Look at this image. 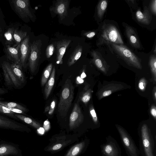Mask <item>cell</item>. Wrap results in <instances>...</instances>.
<instances>
[{
    "label": "cell",
    "mask_w": 156,
    "mask_h": 156,
    "mask_svg": "<svg viewBox=\"0 0 156 156\" xmlns=\"http://www.w3.org/2000/svg\"><path fill=\"white\" fill-rule=\"evenodd\" d=\"M70 40L63 39L57 42L56 46V62L57 64H62V58L66 49L70 43Z\"/></svg>",
    "instance_id": "obj_13"
},
{
    "label": "cell",
    "mask_w": 156,
    "mask_h": 156,
    "mask_svg": "<svg viewBox=\"0 0 156 156\" xmlns=\"http://www.w3.org/2000/svg\"><path fill=\"white\" fill-rule=\"evenodd\" d=\"M50 123L49 122L47 119L44 122L43 127L46 131H48L50 128Z\"/></svg>",
    "instance_id": "obj_37"
},
{
    "label": "cell",
    "mask_w": 156,
    "mask_h": 156,
    "mask_svg": "<svg viewBox=\"0 0 156 156\" xmlns=\"http://www.w3.org/2000/svg\"><path fill=\"white\" fill-rule=\"evenodd\" d=\"M55 49V47L53 44H51L47 47L46 50V54L47 58H49L52 56Z\"/></svg>",
    "instance_id": "obj_32"
},
{
    "label": "cell",
    "mask_w": 156,
    "mask_h": 156,
    "mask_svg": "<svg viewBox=\"0 0 156 156\" xmlns=\"http://www.w3.org/2000/svg\"><path fill=\"white\" fill-rule=\"evenodd\" d=\"M0 128L21 132L30 131L29 129L25 125L0 114Z\"/></svg>",
    "instance_id": "obj_5"
},
{
    "label": "cell",
    "mask_w": 156,
    "mask_h": 156,
    "mask_svg": "<svg viewBox=\"0 0 156 156\" xmlns=\"http://www.w3.org/2000/svg\"><path fill=\"white\" fill-rule=\"evenodd\" d=\"M69 3L68 0H58L55 4L54 11L62 19L67 15Z\"/></svg>",
    "instance_id": "obj_16"
},
{
    "label": "cell",
    "mask_w": 156,
    "mask_h": 156,
    "mask_svg": "<svg viewBox=\"0 0 156 156\" xmlns=\"http://www.w3.org/2000/svg\"><path fill=\"white\" fill-rule=\"evenodd\" d=\"M118 130L122 142L130 155L139 156L138 149L129 136L122 128L118 127Z\"/></svg>",
    "instance_id": "obj_8"
},
{
    "label": "cell",
    "mask_w": 156,
    "mask_h": 156,
    "mask_svg": "<svg viewBox=\"0 0 156 156\" xmlns=\"http://www.w3.org/2000/svg\"><path fill=\"white\" fill-rule=\"evenodd\" d=\"M101 29L98 45L104 44H124L119 30L114 25L111 24H104Z\"/></svg>",
    "instance_id": "obj_2"
},
{
    "label": "cell",
    "mask_w": 156,
    "mask_h": 156,
    "mask_svg": "<svg viewBox=\"0 0 156 156\" xmlns=\"http://www.w3.org/2000/svg\"><path fill=\"white\" fill-rule=\"evenodd\" d=\"M15 116L19 121L25 123L36 129H39L41 125L38 122L33 119L21 114H15Z\"/></svg>",
    "instance_id": "obj_20"
},
{
    "label": "cell",
    "mask_w": 156,
    "mask_h": 156,
    "mask_svg": "<svg viewBox=\"0 0 156 156\" xmlns=\"http://www.w3.org/2000/svg\"><path fill=\"white\" fill-rule=\"evenodd\" d=\"M125 31L127 37L131 45L136 48L141 49L140 41L134 29L129 26H126Z\"/></svg>",
    "instance_id": "obj_15"
},
{
    "label": "cell",
    "mask_w": 156,
    "mask_h": 156,
    "mask_svg": "<svg viewBox=\"0 0 156 156\" xmlns=\"http://www.w3.org/2000/svg\"><path fill=\"white\" fill-rule=\"evenodd\" d=\"M50 107L49 106H47L46 107L45 109V112H46L49 111Z\"/></svg>",
    "instance_id": "obj_42"
},
{
    "label": "cell",
    "mask_w": 156,
    "mask_h": 156,
    "mask_svg": "<svg viewBox=\"0 0 156 156\" xmlns=\"http://www.w3.org/2000/svg\"><path fill=\"white\" fill-rule=\"evenodd\" d=\"M150 9L151 12L155 16L156 14V0L151 1L150 4Z\"/></svg>",
    "instance_id": "obj_33"
},
{
    "label": "cell",
    "mask_w": 156,
    "mask_h": 156,
    "mask_svg": "<svg viewBox=\"0 0 156 156\" xmlns=\"http://www.w3.org/2000/svg\"><path fill=\"white\" fill-rule=\"evenodd\" d=\"M55 68L54 67L49 79L45 85L44 94L46 99L48 97L55 83Z\"/></svg>",
    "instance_id": "obj_19"
},
{
    "label": "cell",
    "mask_w": 156,
    "mask_h": 156,
    "mask_svg": "<svg viewBox=\"0 0 156 156\" xmlns=\"http://www.w3.org/2000/svg\"><path fill=\"white\" fill-rule=\"evenodd\" d=\"M84 91L82 92L81 94L80 93L79 97V99L80 101L86 104L90 100V96L89 91L87 90Z\"/></svg>",
    "instance_id": "obj_30"
},
{
    "label": "cell",
    "mask_w": 156,
    "mask_h": 156,
    "mask_svg": "<svg viewBox=\"0 0 156 156\" xmlns=\"http://www.w3.org/2000/svg\"><path fill=\"white\" fill-rule=\"evenodd\" d=\"M21 150L17 144L6 141L0 143V156H22Z\"/></svg>",
    "instance_id": "obj_7"
},
{
    "label": "cell",
    "mask_w": 156,
    "mask_h": 156,
    "mask_svg": "<svg viewBox=\"0 0 156 156\" xmlns=\"http://www.w3.org/2000/svg\"><path fill=\"white\" fill-rule=\"evenodd\" d=\"M41 41H34L30 45V52L28 58V66L30 72L34 73L38 65L40 57Z\"/></svg>",
    "instance_id": "obj_4"
},
{
    "label": "cell",
    "mask_w": 156,
    "mask_h": 156,
    "mask_svg": "<svg viewBox=\"0 0 156 156\" xmlns=\"http://www.w3.org/2000/svg\"><path fill=\"white\" fill-rule=\"evenodd\" d=\"M82 77H84L86 76V75L84 73H83L81 75Z\"/></svg>",
    "instance_id": "obj_43"
},
{
    "label": "cell",
    "mask_w": 156,
    "mask_h": 156,
    "mask_svg": "<svg viewBox=\"0 0 156 156\" xmlns=\"http://www.w3.org/2000/svg\"><path fill=\"white\" fill-rule=\"evenodd\" d=\"M8 89L0 87V95L5 94L8 93Z\"/></svg>",
    "instance_id": "obj_38"
},
{
    "label": "cell",
    "mask_w": 156,
    "mask_h": 156,
    "mask_svg": "<svg viewBox=\"0 0 156 156\" xmlns=\"http://www.w3.org/2000/svg\"><path fill=\"white\" fill-rule=\"evenodd\" d=\"M14 30L13 28H9L5 34V36L7 42V44H10V43L14 41L13 37Z\"/></svg>",
    "instance_id": "obj_29"
},
{
    "label": "cell",
    "mask_w": 156,
    "mask_h": 156,
    "mask_svg": "<svg viewBox=\"0 0 156 156\" xmlns=\"http://www.w3.org/2000/svg\"><path fill=\"white\" fill-rule=\"evenodd\" d=\"M6 70L9 78L12 82L13 88L15 89H21L23 87L18 80L12 72L10 67V63L6 61H4L1 64Z\"/></svg>",
    "instance_id": "obj_17"
},
{
    "label": "cell",
    "mask_w": 156,
    "mask_h": 156,
    "mask_svg": "<svg viewBox=\"0 0 156 156\" xmlns=\"http://www.w3.org/2000/svg\"><path fill=\"white\" fill-rule=\"evenodd\" d=\"M12 3L15 11L22 18L33 17L29 9V0H12Z\"/></svg>",
    "instance_id": "obj_9"
},
{
    "label": "cell",
    "mask_w": 156,
    "mask_h": 156,
    "mask_svg": "<svg viewBox=\"0 0 156 156\" xmlns=\"http://www.w3.org/2000/svg\"><path fill=\"white\" fill-rule=\"evenodd\" d=\"M0 114L9 117L16 121L19 119L15 116V113L11 111L7 107L0 104Z\"/></svg>",
    "instance_id": "obj_28"
},
{
    "label": "cell",
    "mask_w": 156,
    "mask_h": 156,
    "mask_svg": "<svg viewBox=\"0 0 156 156\" xmlns=\"http://www.w3.org/2000/svg\"><path fill=\"white\" fill-rule=\"evenodd\" d=\"M27 33L21 30L15 29L13 34V37L16 43V46L21 44L22 41L26 37Z\"/></svg>",
    "instance_id": "obj_25"
},
{
    "label": "cell",
    "mask_w": 156,
    "mask_h": 156,
    "mask_svg": "<svg viewBox=\"0 0 156 156\" xmlns=\"http://www.w3.org/2000/svg\"><path fill=\"white\" fill-rule=\"evenodd\" d=\"M141 137L146 156H154V144L151 135L146 125H144L141 129Z\"/></svg>",
    "instance_id": "obj_6"
},
{
    "label": "cell",
    "mask_w": 156,
    "mask_h": 156,
    "mask_svg": "<svg viewBox=\"0 0 156 156\" xmlns=\"http://www.w3.org/2000/svg\"><path fill=\"white\" fill-rule=\"evenodd\" d=\"M115 52L128 63L138 68L141 67L140 60L129 48L123 44H111Z\"/></svg>",
    "instance_id": "obj_3"
},
{
    "label": "cell",
    "mask_w": 156,
    "mask_h": 156,
    "mask_svg": "<svg viewBox=\"0 0 156 156\" xmlns=\"http://www.w3.org/2000/svg\"><path fill=\"white\" fill-rule=\"evenodd\" d=\"M112 93V91L111 90H106L103 92V97H106L108 96Z\"/></svg>",
    "instance_id": "obj_39"
},
{
    "label": "cell",
    "mask_w": 156,
    "mask_h": 156,
    "mask_svg": "<svg viewBox=\"0 0 156 156\" xmlns=\"http://www.w3.org/2000/svg\"><path fill=\"white\" fill-rule=\"evenodd\" d=\"M21 44L16 46L12 47L10 44H6L5 51L8 59L13 63L19 64L20 56Z\"/></svg>",
    "instance_id": "obj_12"
},
{
    "label": "cell",
    "mask_w": 156,
    "mask_h": 156,
    "mask_svg": "<svg viewBox=\"0 0 156 156\" xmlns=\"http://www.w3.org/2000/svg\"><path fill=\"white\" fill-rule=\"evenodd\" d=\"M149 64L152 71L155 76L156 71V57L155 55H151L150 56Z\"/></svg>",
    "instance_id": "obj_31"
},
{
    "label": "cell",
    "mask_w": 156,
    "mask_h": 156,
    "mask_svg": "<svg viewBox=\"0 0 156 156\" xmlns=\"http://www.w3.org/2000/svg\"><path fill=\"white\" fill-rule=\"evenodd\" d=\"M90 113L92 116L94 121L96 122L97 121V118L95 111L93 108H91L90 109Z\"/></svg>",
    "instance_id": "obj_35"
},
{
    "label": "cell",
    "mask_w": 156,
    "mask_h": 156,
    "mask_svg": "<svg viewBox=\"0 0 156 156\" xmlns=\"http://www.w3.org/2000/svg\"><path fill=\"white\" fill-rule=\"evenodd\" d=\"M85 146L84 141L75 145L70 149L65 156H76L81 152Z\"/></svg>",
    "instance_id": "obj_23"
},
{
    "label": "cell",
    "mask_w": 156,
    "mask_h": 156,
    "mask_svg": "<svg viewBox=\"0 0 156 156\" xmlns=\"http://www.w3.org/2000/svg\"><path fill=\"white\" fill-rule=\"evenodd\" d=\"M4 98L0 97V104L5 107H9L22 110L26 113L28 111V109L23 105L20 103L4 101H2Z\"/></svg>",
    "instance_id": "obj_22"
},
{
    "label": "cell",
    "mask_w": 156,
    "mask_h": 156,
    "mask_svg": "<svg viewBox=\"0 0 156 156\" xmlns=\"http://www.w3.org/2000/svg\"><path fill=\"white\" fill-rule=\"evenodd\" d=\"M103 151L106 156H118V151L114 144L109 143L106 144L103 147Z\"/></svg>",
    "instance_id": "obj_24"
},
{
    "label": "cell",
    "mask_w": 156,
    "mask_h": 156,
    "mask_svg": "<svg viewBox=\"0 0 156 156\" xmlns=\"http://www.w3.org/2000/svg\"><path fill=\"white\" fill-rule=\"evenodd\" d=\"M82 52V47L78 46L74 50L68 60L67 64L70 66L74 64L80 58Z\"/></svg>",
    "instance_id": "obj_21"
},
{
    "label": "cell",
    "mask_w": 156,
    "mask_h": 156,
    "mask_svg": "<svg viewBox=\"0 0 156 156\" xmlns=\"http://www.w3.org/2000/svg\"><path fill=\"white\" fill-rule=\"evenodd\" d=\"M139 88L141 90H143L144 88V83L142 82H140L139 83Z\"/></svg>",
    "instance_id": "obj_41"
},
{
    "label": "cell",
    "mask_w": 156,
    "mask_h": 156,
    "mask_svg": "<svg viewBox=\"0 0 156 156\" xmlns=\"http://www.w3.org/2000/svg\"><path fill=\"white\" fill-rule=\"evenodd\" d=\"M156 92H155V98H156Z\"/></svg>",
    "instance_id": "obj_45"
},
{
    "label": "cell",
    "mask_w": 156,
    "mask_h": 156,
    "mask_svg": "<svg viewBox=\"0 0 156 156\" xmlns=\"http://www.w3.org/2000/svg\"><path fill=\"white\" fill-rule=\"evenodd\" d=\"M11 70L18 80L24 86L26 82V79L22 68L19 64L10 63Z\"/></svg>",
    "instance_id": "obj_18"
},
{
    "label": "cell",
    "mask_w": 156,
    "mask_h": 156,
    "mask_svg": "<svg viewBox=\"0 0 156 156\" xmlns=\"http://www.w3.org/2000/svg\"><path fill=\"white\" fill-rule=\"evenodd\" d=\"M74 91V87L71 80L67 79L63 87L58 105V111L62 117L67 115L73 99Z\"/></svg>",
    "instance_id": "obj_1"
},
{
    "label": "cell",
    "mask_w": 156,
    "mask_h": 156,
    "mask_svg": "<svg viewBox=\"0 0 156 156\" xmlns=\"http://www.w3.org/2000/svg\"><path fill=\"white\" fill-rule=\"evenodd\" d=\"M0 81H1V79H0Z\"/></svg>",
    "instance_id": "obj_46"
},
{
    "label": "cell",
    "mask_w": 156,
    "mask_h": 156,
    "mask_svg": "<svg viewBox=\"0 0 156 156\" xmlns=\"http://www.w3.org/2000/svg\"><path fill=\"white\" fill-rule=\"evenodd\" d=\"M29 41V36H27L21 43L20 60L19 65L22 68H26L27 66V62L30 52V46Z\"/></svg>",
    "instance_id": "obj_11"
},
{
    "label": "cell",
    "mask_w": 156,
    "mask_h": 156,
    "mask_svg": "<svg viewBox=\"0 0 156 156\" xmlns=\"http://www.w3.org/2000/svg\"><path fill=\"white\" fill-rule=\"evenodd\" d=\"M52 68V64H50L47 66L43 71L41 79L42 86H44L48 81L51 71Z\"/></svg>",
    "instance_id": "obj_27"
},
{
    "label": "cell",
    "mask_w": 156,
    "mask_h": 156,
    "mask_svg": "<svg viewBox=\"0 0 156 156\" xmlns=\"http://www.w3.org/2000/svg\"><path fill=\"white\" fill-rule=\"evenodd\" d=\"M151 112L152 115L154 117L156 116V110L155 108H152L151 111Z\"/></svg>",
    "instance_id": "obj_40"
},
{
    "label": "cell",
    "mask_w": 156,
    "mask_h": 156,
    "mask_svg": "<svg viewBox=\"0 0 156 156\" xmlns=\"http://www.w3.org/2000/svg\"><path fill=\"white\" fill-rule=\"evenodd\" d=\"M1 31H2L1 29V28H0V33H1Z\"/></svg>",
    "instance_id": "obj_44"
},
{
    "label": "cell",
    "mask_w": 156,
    "mask_h": 156,
    "mask_svg": "<svg viewBox=\"0 0 156 156\" xmlns=\"http://www.w3.org/2000/svg\"><path fill=\"white\" fill-rule=\"evenodd\" d=\"M136 17L139 22L148 25L151 22L152 15L149 8L147 6H145L143 12L139 9L137 10L136 13Z\"/></svg>",
    "instance_id": "obj_14"
},
{
    "label": "cell",
    "mask_w": 156,
    "mask_h": 156,
    "mask_svg": "<svg viewBox=\"0 0 156 156\" xmlns=\"http://www.w3.org/2000/svg\"><path fill=\"white\" fill-rule=\"evenodd\" d=\"M55 100H54L51 102L48 112V114L49 115H51L53 113L55 106Z\"/></svg>",
    "instance_id": "obj_34"
},
{
    "label": "cell",
    "mask_w": 156,
    "mask_h": 156,
    "mask_svg": "<svg viewBox=\"0 0 156 156\" xmlns=\"http://www.w3.org/2000/svg\"><path fill=\"white\" fill-rule=\"evenodd\" d=\"M83 115L78 103H75L69 119V126L72 129L78 127L83 120Z\"/></svg>",
    "instance_id": "obj_10"
},
{
    "label": "cell",
    "mask_w": 156,
    "mask_h": 156,
    "mask_svg": "<svg viewBox=\"0 0 156 156\" xmlns=\"http://www.w3.org/2000/svg\"><path fill=\"white\" fill-rule=\"evenodd\" d=\"M107 5L108 1L107 0H101L98 3L97 8V13L100 19H101L103 17Z\"/></svg>",
    "instance_id": "obj_26"
},
{
    "label": "cell",
    "mask_w": 156,
    "mask_h": 156,
    "mask_svg": "<svg viewBox=\"0 0 156 156\" xmlns=\"http://www.w3.org/2000/svg\"><path fill=\"white\" fill-rule=\"evenodd\" d=\"M95 33L94 31H90L84 34V35L88 38H91L95 35Z\"/></svg>",
    "instance_id": "obj_36"
}]
</instances>
